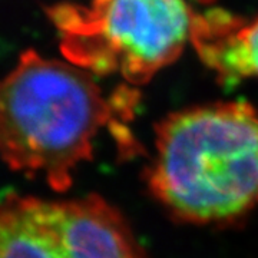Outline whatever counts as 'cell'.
Returning a JSON list of instances; mask_svg holds the SVG:
<instances>
[{"instance_id":"cell-1","label":"cell","mask_w":258,"mask_h":258,"mask_svg":"<svg viewBox=\"0 0 258 258\" xmlns=\"http://www.w3.org/2000/svg\"><path fill=\"white\" fill-rule=\"evenodd\" d=\"M137 96H106L82 68L29 50L0 79V157L15 171L68 189L74 171L93 155L102 128L128 118Z\"/></svg>"},{"instance_id":"cell-2","label":"cell","mask_w":258,"mask_h":258,"mask_svg":"<svg viewBox=\"0 0 258 258\" xmlns=\"http://www.w3.org/2000/svg\"><path fill=\"white\" fill-rule=\"evenodd\" d=\"M149 191L192 224L238 220L258 205V109L220 102L169 113L155 126Z\"/></svg>"},{"instance_id":"cell-3","label":"cell","mask_w":258,"mask_h":258,"mask_svg":"<svg viewBox=\"0 0 258 258\" xmlns=\"http://www.w3.org/2000/svg\"><path fill=\"white\" fill-rule=\"evenodd\" d=\"M68 62L92 75L147 83L192 40L188 0H91L52 9Z\"/></svg>"},{"instance_id":"cell-4","label":"cell","mask_w":258,"mask_h":258,"mask_svg":"<svg viewBox=\"0 0 258 258\" xmlns=\"http://www.w3.org/2000/svg\"><path fill=\"white\" fill-rule=\"evenodd\" d=\"M0 258H148L129 224L99 195L0 200Z\"/></svg>"},{"instance_id":"cell-5","label":"cell","mask_w":258,"mask_h":258,"mask_svg":"<svg viewBox=\"0 0 258 258\" xmlns=\"http://www.w3.org/2000/svg\"><path fill=\"white\" fill-rule=\"evenodd\" d=\"M191 42L224 81L258 78V16L247 22L225 13L197 16Z\"/></svg>"}]
</instances>
